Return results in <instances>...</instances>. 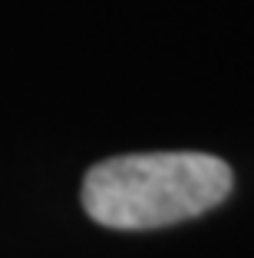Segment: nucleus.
<instances>
[{
  "mask_svg": "<svg viewBox=\"0 0 254 258\" xmlns=\"http://www.w3.org/2000/svg\"><path fill=\"white\" fill-rule=\"evenodd\" d=\"M231 185V166L211 152H129L86 172L82 209L106 228L145 232L211 212Z\"/></svg>",
  "mask_w": 254,
  "mask_h": 258,
  "instance_id": "1",
  "label": "nucleus"
}]
</instances>
